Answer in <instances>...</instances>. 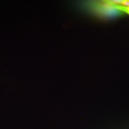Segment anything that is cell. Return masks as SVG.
I'll return each mask as SVG.
<instances>
[{"label": "cell", "mask_w": 129, "mask_h": 129, "mask_svg": "<svg viewBox=\"0 0 129 129\" xmlns=\"http://www.w3.org/2000/svg\"><path fill=\"white\" fill-rule=\"evenodd\" d=\"M115 8V9L121 11V12H124L125 13H127L129 14V6H121V5H117V4H111Z\"/></svg>", "instance_id": "obj_1"}]
</instances>
